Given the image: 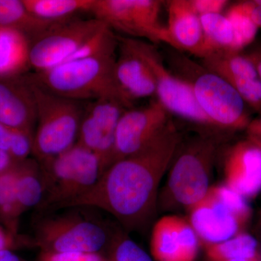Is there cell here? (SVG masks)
I'll list each match as a JSON object with an SVG mask.
<instances>
[{
    "mask_svg": "<svg viewBox=\"0 0 261 261\" xmlns=\"http://www.w3.org/2000/svg\"><path fill=\"white\" fill-rule=\"evenodd\" d=\"M222 130H211L180 144L170 168L165 197L173 206L190 209L210 190L215 160L222 145Z\"/></svg>",
    "mask_w": 261,
    "mask_h": 261,
    "instance_id": "cell-4",
    "label": "cell"
},
{
    "mask_svg": "<svg viewBox=\"0 0 261 261\" xmlns=\"http://www.w3.org/2000/svg\"><path fill=\"white\" fill-rule=\"evenodd\" d=\"M15 166L0 175V222L8 232L17 238L19 220L22 214L15 193Z\"/></svg>",
    "mask_w": 261,
    "mask_h": 261,
    "instance_id": "cell-25",
    "label": "cell"
},
{
    "mask_svg": "<svg viewBox=\"0 0 261 261\" xmlns=\"http://www.w3.org/2000/svg\"><path fill=\"white\" fill-rule=\"evenodd\" d=\"M210 190L237 217L247 224L251 216V210L245 197L226 185L211 187Z\"/></svg>",
    "mask_w": 261,
    "mask_h": 261,
    "instance_id": "cell-28",
    "label": "cell"
},
{
    "mask_svg": "<svg viewBox=\"0 0 261 261\" xmlns=\"http://www.w3.org/2000/svg\"><path fill=\"white\" fill-rule=\"evenodd\" d=\"M108 250V261H154L133 240L123 235L113 238Z\"/></svg>",
    "mask_w": 261,
    "mask_h": 261,
    "instance_id": "cell-27",
    "label": "cell"
},
{
    "mask_svg": "<svg viewBox=\"0 0 261 261\" xmlns=\"http://www.w3.org/2000/svg\"><path fill=\"white\" fill-rule=\"evenodd\" d=\"M17 163L8 152L0 149V175L13 169Z\"/></svg>",
    "mask_w": 261,
    "mask_h": 261,
    "instance_id": "cell-33",
    "label": "cell"
},
{
    "mask_svg": "<svg viewBox=\"0 0 261 261\" xmlns=\"http://www.w3.org/2000/svg\"><path fill=\"white\" fill-rule=\"evenodd\" d=\"M163 3L159 0H94L90 13L112 30L168 45L166 27L159 20Z\"/></svg>",
    "mask_w": 261,
    "mask_h": 261,
    "instance_id": "cell-9",
    "label": "cell"
},
{
    "mask_svg": "<svg viewBox=\"0 0 261 261\" xmlns=\"http://www.w3.org/2000/svg\"><path fill=\"white\" fill-rule=\"evenodd\" d=\"M118 38L148 66L155 82L156 99L168 112L207 129L221 130L201 111L188 84L170 70L154 44L137 38Z\"/></svg>",
    "mask_w": 261,
    "mask_h": 261,
    "instance_id": "cell-7",
    "label": "cell"
},
{
    "mask_svg": "<svg viewBox=\"0 0 261 261\" xmlns=\"http://www.w3.org/2000/svg\"><path fill=\"white\" fill-rule=\"evenodd\" d=\"M224 261H261V255H258L257 256L250 257V258L234 259V260H224Z\"/></svg>",
    "mask_w": 261,
    "mask_h": 261,
    "instance_id": "cell-38",
    "label": "cell"
},
{
    "mask_svg": "<svg viewBox=\"0 0 261 261\" xmlns=\"http://www.w3.org/2000/svg\"><path fill=\"white\" fill-rule=\"evenodd\" d=\"M112 239L103 225L77 215L67 214L40 221L33 243L40 251L103 255Z\"/></svg>",
    "mask_w": 261,
    "mask_h": 261,
    "instance_id": "cell-8",
    "label": "cell"
},
{
    "mask_svg": "<svg viewBox=\"0 0 261 261\" xmlns=\"http://www.w3.org/2000/svg\"><path fill=\"white\" fill-rule=\"evenodd\" d=\"M232 25L240 51L250 44L256 37L257 27L242 3L233 5L226 13Z\"/></svg>",
    "mask_w": 261,
    "mask_h": 261,
    "instance_id": "cell-26",
    "label": "cell"
},
{
    "mask_svg": "<svg viewBox=\"0 0 261 261\" xmlns=\"http://www.w3.org/2000/svg\"><path fill=\"white\" fill-rule=\"evenodd\" d=\"M27 78L37 108V126L34 133L32 154L38 163H42L66 152L76 144L85 111L80 101L50 93Z\"/></svg>",
    "mask_w": 261,
    "mask_h": 261,
    "instance_id": "cell-6",
    "label": "cell"
},
{
    "mask_svg": "<svg viewBox=\"0 0 261 261\" xmlns=\"http://www.w3.org/2000/svg\"><path fill=\"white\" fill-rule=\"evenodd\" d=\"M199 240L188 220L166 216L154 224L151 233V255L155 261H195Z\"/></svg>",
    "mask_w": 261,
    "mask_h": 261,
    "instance_id": "cell-14",
    "label": "cell"
},
{
    "mask_svg": "<svg viewBox=\"0 0 261 261\" xmlns=\"http://www.w3.org/2000/svg\"><path fill=\"white\" fill-rule=\"evenodd\" d=\"M30 45L23 33L0 27V79L20 76L30 66Z\"/></svg>",
    "mask_w": 261,
    "mask_h": 261,
    "instance_id": "cell-19",
    "label": "cell"
},
{
    "mask_svg": "<svg viewBox=\"0 0 261 261\" xmlns=\"http://www.w3.org/2000/svg\"><path fill=\"white\" fill-rule=\"evenodd\" d=\"M200 18L205 37L204 57L217 51L240 53L232 25L226 15L214 13L201 15Z\"/></svg>",
    "mask_w": 261,
    "mask_h": 261,
    "instance_id": "cell-22",
    "label": "cell"
},
{
    "mask_svg": "<svg viewBox=\"0 0 261 261\" xmlns=\"http://www.w3.org/2000/svg\"><path fill=\"white\" fill-rule=\"evenodd\" d=\"M226 186L246 198L261 191V140L250 137L224 152Z\"/></svg>",
    "mask_w": 261,
    "mask_h": 261,
    "instance_id": "cell-13",
    "label": "cell"
},
{
    "mask_svg": "<svg viewBox=\"0 0 261 261\" xmlns=\"http://www.w3.org/2000/svg\"><path fill=\"white\" fill-rule=\"evenodd\" d=\"M55 23L33 15L23 0H0V27L23 33L29 40H34Z\"/></svg>",
    "mask_w": 261,
    "mask_h": 261,
    "instance_id": "cell-21",
    "label": "cell"
},
{
    "mask_svg": "<svg viewBox=\"0 0 261 261\" xmlns=\"http://www.w3.org/2000/svg\"><path fill=\"white\" fill-rule=\"evenodd\" d=\"M38 261H108L101 254L75 253L40 251Z\"/></svg>",
    "mask_w": 261,
    "mask_h": 261,
    "instance_id": "cell-30",
    "label": "cell"
},
{
    "mask_svg": "<svg viewBox=\"0 0 261 261\" xmlns=\"http://www.w3.org/2000/svg\"><path fill=\"white\" fill-rule=\"evenodd\" d=\"M168 46L197 58L205 55V37L200 16L192 9L188 0L167 2Z\"/></svg>",
    "mask_w": 261,
    "mask_h": 261,
    "instance_id": "cell-17",
    "label": "cell"
},
{
    "mask_svg": "<svg viewBox=\"0 0 261 261\" xmlns=\"http://www.w3.org/2000/svg\"><path fill=\"white\" fill-rule=\"evenodd\" d=\"M0 261H28L19 256L13 250H3L0 251Z\"/></svg>",
    "mask_w": 261,
    "mask_h": 261,
    "instance_id": "cell-36",
    "label": "cell"
},
{
    "mask_svg": "<svg viewBox=\"0 0 261 261\" xmlns=\"http://www.w3.org/2000/svg\"><path fill=\"white\" fill-rule=\"evenodd\" d=\"M126 109L115 99H97L84 112L81 122L77 143L97 154L105 171L112 164L117 126Z\"/></svg>",
    "mask_w": 261,
    "mask_h": 261,
    "instance_id": "cell-12",
    "label": "cell"
},
{
    "mask_svg": "<svg viewBox=\"0 0 261 261\" xmlns=\"http://www.w3.org/2000/svg\"><path fill=\"white\" fill-rule=\"evenodd\" d=\"M116 50L65 62L28 77L41 88L61 97L80 102L112 99L130 109L133 103L125 97L115 76Z\"/></svg>",
    "mask_w": 261,
    "mask_h": 261,
    "instance_id": "cell-2",
    "label": "cell"
},
{
    "mask_svg": "<svg viewBox=\"0 0 261 261\" xmlns=\"http://www.w3.org/2000/svg\"><path fill=\"white\" fill-rule=\"evenodd\" d=\"M119 56L115 65L117 83L125 97L136 99L156 97L157 89L153 75L147 64L118 37Z\"/></svg>",
    "mask_w": 261,
    "mask_h": 261,
    "instance_id": "cell-18",
    "label": "cell"
},
{
    "mask_svg": "<svg viewBox=\"0 0 261 261\" xmlns=\"http://www.w3.org/2000/svg\"><path fill=\"white\" fill-rule=\"evenodd\" d=\"M165 61L176 76L188 84L201 111L217 129L247 128L250 121L245 101L226 80L172 47L166 51Z\"/></svg>",
    "mask_w": 261,
    "mask_h": 261,
    "instance_id": "cell-3",
    "label": "cell"
},
{
    "mask_svg": "<svg viewBox=\"0 0 261 261\" xmlns=\"http://www.w3.org/2000/svg\"><path fill=\"white\" fill-rule=\"evenodd\" d=\"M189 222L205 245L224 242L242 232L243 221L209 190L200 202L189 209Z\"/></svg>",
    "mask_w": 261,
    "mask_h": 261,
    "instance_id": "cell-15",
    "label": "cell"
},
{
    "mask_svg": "<svg viewBox=\"0 0 261 261\" xmlns=\"http://www.w3.org/2000/svg\"><path fill=\"white\" fill-rule=\"evenodd\" d=\"M205 247L207 256L214 261L250 258L260 255L257 240L252 235L244 232L221 243Z\"/></svg>",
    "mask_w": 261,
    "mask_h": 261,
    "instance_id": "cell-24",
    "label": "cell"
},
{
    "mask_svg": "<svg viewBox=\"0 0 261 261\" xmlns=\"http://www.w3.org/2000/svg\"><path fill=\"white\" fill-rule=\"evenodd\" d=\"M11 140L9 154L16 163L23 162L33 153L34 132L33 130L11 128Z\"/></svg>",
    "mask_w": 261,
    "mask_h": 261,
    "instance_id": "cell-29",
    "label": "cell"
},
{
    "mask_svg": "<svg viewBox=\"0 0 261 261\" xmlns=\"http://www.w3.org/2000/svg\"><path fill=\"white\" fill-rule=\"evenodd\" d=\"M188 2L192 9L199 16L222 13L228 3L226 0H188Z\"/></svg>",
    "mask_w": 261,
    "mask_h": 261,
    "instance_id": "cell-31",
    "label": "cell"
},
{
    "mask_svg": "<svg viewBox=\"0 0 261 261\" xmlns=\"http://www.w3.org/2000/svg\"><path fill=\"white\" fill-rule=\"evenodd\" d=\"M172 121L171 113L157 99L145 107L126 110L117 126L112 164L145 148Z\"/></svg>",
    "mask_w": 261,
    "mask_h": 261,
    "instance_id": "cell-11",
    "label": "cell"
},
{
    "mask_svg": "<svg viewBox=\"0 0 261 261\" xmlns=\"http://www.w3.org/2000/svg\"><path fill=\"white\" fill-rule=\"evenodd\" d=\"M44 182V195L39 210L64 208L88 192L104 173L97 154L80 144L45 162L39 163Z\"/></svg>",
    "mask_w": 261,
    "mask_h": 261,
    "instance_id": "cell-5",
    "label": "cell"
},
{
    "mask_svg": "<svg viewBox=\"0 0 261 261\" xmlns=\"http://www.w3.org/2000/svg\"><path fill=\"white\" fill-rule=\"evenodd\" d=\"M15 188L20 213L39 207L44 195L42 170L37 161L27 159L15 166Z\"/></svg>",
    "mask_w": 261,
    "mask_h": 261,
    "instance_id": "cell-20",
    "label": "cell"
},
{
    "mask_svg": "<svg viewBox=\"0 0 261 261\" xmlns=\"http://www.w3.org/2000/svg\"><path fill=\"white\" fill-rule=\"evenodd\" d=\"M247 57L250 58V61L255 65L259 80L261 82V51H255V53H252Z\"/></svg>",
    "mask_w": 261,
    "mask_h": 261,
    "instance_id": "cell-37",
    "label": "cell"
},
{
    "mask_svg": "<svg viewBox=\"0 0 261 261\" xmlns=\"http://www.w3.org/2000/svg\"><path fill=\"white\" fill-rule=\"evenodd\" d=\"M105 25L94 18H72L56 22L31 42L30 66L38 73L65 63Z\"/></svg>",
    "mask_w": 261,
    "mask_h": 261,
    "instance_id": "cell-10",
    "label": "cell"
},
{
    "mask_svg": "<svg viewBox=\"0 0 261 261\" xmlns=\"http://www.w3.org/2000/svg\"><path fill=\"white\" fill-rule=\"evenodd\" d=\"M247 129L250 137L261 140V117L258 119L250 122Z\"/></svg>",
    "mask_w": 261,
    "mask_h": 261,
    "instance_id": "cell-35",
    "label": "cell"
},
{
    "mask_svg": "<svg viewBox=\"0 0 261 261\" xmlns=\"http://www.w3.org/2000/svg\"><path fill=\"white\" fill-rule=\"evenodd\" d=\"M25 243V241L15 238L3 226H0V251L3 250H14Z\"/></svg>",
    "mask_w": 261,
    "mask_h": 261,
    "instance_id": "cell-32",
    "label": "cell"
},
{
    "mask_svg": "<svg viewBox=\"0 0 261 261\" xmlns=\"http://www.w3.org/2000/svg\"><path fill=\"white\" fill-rule=\"evenodd\" d=\"M0 123L11 128L33 130L37 108L27 76L0 79Z\"/></svg>",
    "mask_w": 261,
    "mask_h": 261,
    "instance_id": "cell-16",
    "label": "cell"
},
{
    "mask_svg": "<svg viewBox=\"0 0 261 261\" xmlns=\"http://www.w3.org/2000/svg\"><path fill=\"white\" fill-rule=\"evenodd\" d=\"M180 144L172 121L145 148L111 165L88 192L64 208L96 207L112 215L126 229H140L153 214L160 183Z\"/></svg>",
    "mask_w": 261,
    "mask_h": 261,
    "instance_id": "cell-1",
    "label": "cell"
},
{
    "mask_svg": "<svg viewBox=\"0 0 261 261\" xmlns=\"http://www.w3.org/2000/svg\"><path fill=\"white\" fill-rule=\"evenodd\" d=\"M11 133V128L0 123V149L8 152H9Z\"/></svg>",
    "mask_w": 261,
    "mask_h": 261,
    "instance_id": "cell-34",
    "label": "cell"
},
{
    "mask_svg": "<svg viewBox=\"0 0 261 261\" xmlns=\"http://www.w3.org/2000/svg\"><path fill=\"white\" fill-rule=\"evenodd\" d=\"M27 10L37 18L58 22L77 13H90L94 0H23Z\"/></svg>",
    "mask_w": 261,
    "mask_h": 261,
    "instance_id": "cell-23",
    "label": "cell"
}]
</instances>
